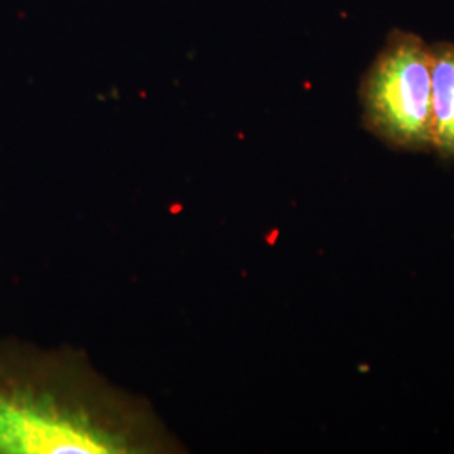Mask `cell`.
<instances>
[{
  "mask_svg": "<svg viewBox=\"0 0 454 454\" xmlns=\"http://www.w3.org/2000/svg\"><path fill=\"white\" fill-rule=\"evenodd\" d=\"M153 406L71 347L0 339V454H179Z\"/></svg>",
  "mask_w": 454,
  "mask_h": 454,
  "instance_id": "cell-1",
  "label": "cell"
},
{
  "mask_svg": "<svg viewBox=\"0 0 454 454\" xmlns=\"http://www.w3.org/2000/svg\"><path fill=\"white\" fill-rule=\"evenodd\" d=\"M362 125L399 152H433L431 48L394 29L360 84Z\"/></svg>",
  "mask_w": 454,
  "mask_h": 454,
  "instance_id": "cell-2",
  "label": "cell"
},
{
  "mask_svg": "<svg viewBox=\"0 0 454 454\" xmlns=\"http://www.w3.org/2000/svg\"><path fill=\"white\" fill-rule=\"evenodd\" d=\"M431 48L433 152L454 160V44L441 41Z\"/></svg>",
  "mask_w": 454,
  "mask_h": 454,
  "instance_id": "cell-3",
  "label": "cell"
}]
</instances>
